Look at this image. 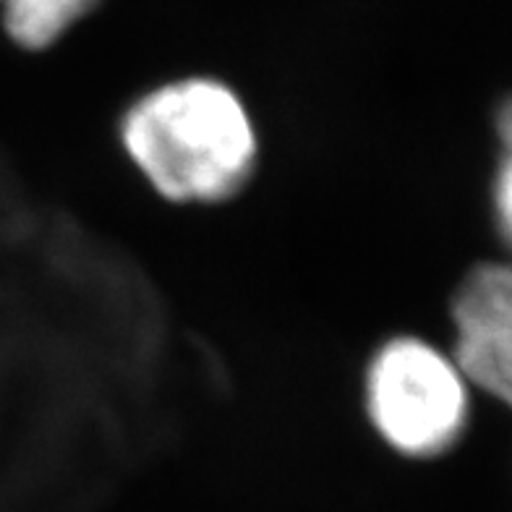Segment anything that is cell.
<instances>
[{
  "label": "cell",
  "instance_id": "5b68a950",
  "mask_svg": "<svg viewBox=\"0 0 512 512\" xmlns=\"http://www.w3.org/2000/svg\"><path fill=\"white\" fill-rule=\"evenodd\" d=\"M499 162L494 176V220L502 241L512 249V97L497 113Z\"/></svg>",
  "mask_w": 512,
  "mask_h": 512
},
{
  "label": "cell",
  "instance_id": "277c9868",
  "mask_svg": "<svg viewBox=\"0 0 512 512\" xmlns=\"http://www.w3.org/2000/svg\"><path fill=\"white\" fill-rule=\"evenodd\" d=\"M100 0H0L8 40L24 50H45L58 42Z\"/></svg>",
  "mask_w": 512,
  "mask_h": 512
},
{
  "label": "cell",
  "instance_id": "7a4b0ae2",
  "mask_svg": "<svg viewBox=\"0 0 512 512\" xmlns=\"http://www.w3.org/2000/svg\"><path fill=\"white\" fill-rule=\"evenodd\" d=\"M468 379L421 337L384 343L366 371V411L379 437L408 458H437L468 426Z\"/></svg>",
  "mask_w": 512,
  "mask_h": 512
},
{
  "label": "cell",
  "instance_id": "3957f363",
  "mask_svg": "<svg viewBox=\"0 0 512 512\" xmlns=\"http://www.w3.org/2000/svg\"><path fill=\"white\" fill-rule=\"evenodd\" d=\"M455 364L468 384L512 408V264H479L452 298Z\"/></svg>",
  "mask_w": 512,
  "mask_h": 512
},
{
  "label": "cell",
  "instance_id": "6da1fadb",
  "mask_svg": "<svg viewBox=\"0 0 512 512\" xmlns=\"http://www.w3.org/2000/svg\"><path fill=\"white\" fill-rule=\"evenodd\" d=\"M121 142L152 189L178 204L236 196L259 152L241 97L207 76L170 81L139 97L123 115Z\"/></svg>",
  "mask_w": 512,
  "mask_h": 512
}]
</instances>
